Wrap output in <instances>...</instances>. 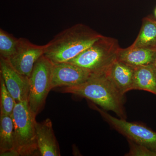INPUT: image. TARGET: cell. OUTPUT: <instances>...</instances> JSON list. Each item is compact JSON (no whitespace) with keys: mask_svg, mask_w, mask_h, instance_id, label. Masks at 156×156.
<instances>
[{"mask_svg":"<svg viewBox=\"0 0 156 156\" xmlns=\"http://www.w3.org/2000/svg\"><path fill=\"white\" fill-rule=\"evenodd\" d=\"M15 138L14 123L10 115L1 114L0 154L14 149Z\"/></svg>","mask_w":156,"mask_h":156,"instance_id":"obj_15","label":"cell"},{"mask_svg":"<svg viewBox=\"0 0 156 156\" xmlns=\"http://www.w3.org/2000/svg\"><path fill=\"white\" fill-rule=\"evenodd\" d=\"M134 69L133 90H143L156 95V74L152 65Z\"/></svg>","mask_w":156,"mask_h":156,"instance_id":"obj_14","label":"cell"},{"mask_svg":"<svg viewBox=\"0 0 156 156\" xmlns=\"http://www.w3.org/2000/svg\"><path fill=\"white\" fill-rule=\"evenodd\" d=\"M139 33L131 47L156 49V18L149 15L142 20Z\"/></svg>","mask_w":156,"mask_h":156,"instance_id":"obj_13","label":"cell"},{"mask_svg":"<svg viewBox=\"0 0 156 156\" xmlns=\"http://www.w3.org/2000/svg\"><path fill=\"white\" fill-rule=\"evenodd\" d=\"M120 48L117 39L102 35L89 48L67 62L86 70L93 76L103 74L117 60Z\"/></svg>","mask_w":156,"mask_h":156,"instance_id":"obj_3","label":"cell"},{"mask_svg":"<svg viewBox=\"0 0 156 156\" xmlns=\"http://www.w3.org/2000/svg\"><path fill=\"white\" fill-rule=\"evenodd\" d=\"M11 116L14 126V149L20 156L40 154L37 142L36 116L30 110L28 100L16 103Z\"/></svg>","mask_w":156,"mask_h":156,"instance_id":"obj_4","label":"cell"},{"mask_svg":"<svg viewBox=\"0 0 156 156\" xmlns=\"http://www.w3.org/2000/svg\"><path fill=\"white\" fill-rule=\"evenodd\" d=\"M152 65L154 70L156 74V56L153 62V63L152 64Z\"/></svg>","mask_w":156,"mask_h":156,"instance_id":"obj_20","label":"cell"},{"mask_svg":"<svg viewBox=\"0 0 156 156\" xmlns=\"http://www.w3.org/2000/svg\"><path fill=\"white\" fill-rule=\"evenodd\" d=\"M92 76L86 70L69 62L53 63L51 88L76 86Z\"/></svg>","mask_w":156,"mask_h":156,"instance_id":"obj_8","label":"cell"},{"mask_svg":"<svg viewBox=\"0 0 156 156\" xmlns=\"http://www.w3.org/2000/svg\"><path fill=\"white\" fill-rule=\"evenodd\" d=\"M156 56V49L130 47L120 48L117 59L136 68L152 64Z\"/></svg>","mask_w":156,"mask_h":156,"instance_id":"obj_12","label":"cell"},{"mask_svg":"<svg viewBox=\"0 0 156 156\" xmlns=\"http://www.w3.org/2000/svg\"><path fill=\"white\" fill-rule=\"evenodd\" d=\"M107 122L114 129L130 140L145 146L156 153V132L140 123L132 122L126 119L112 116L106 111L95 107Z\"/></svg>","mask_w":156,"mask_h":156,"instance_id":"obj_6","label":"cell"},{"mask_svg":"<svg viewBox=\"0 0 156 156\" xmlns=\"http://www.w3.org/2000/svg\"><path fill=\"white\" fill-rule=\"evenodd\" d=\"M0 69L6 87L16 103L28 100L29 78L20 73L8 60L2 58H0Z\"/></svg>","mask_w":156,"mask_h":156,"instance_id":"obj_9","label":"cell"},{"mask_svg":"<svg viewBox=\"0 0 156 156\" xmlns=\"http://www.w3.org/2000/svg\"><path fill=\"white\" fill-rule=\"evenodd\" d=\"M62 92L85 98L105 111H112L126 119L124 95L116 89L106 74L93 76L83 83L64 87Z\"/></svg>","mask_w":156,"mask_h":156,"instance_id":"obj_2","label":"cell"},{"mask_svg":"<svg viewBox=\"0 0 156 156\" xmlns=\"http://www.w3.org/2000/svg\"><path fill=\"white\" fill-rule=\"evenodd\" d=\"M134 68L115 60L105 73L118 91L124 95L133 90Z\"/></svg>","mask_w":156,"mask_h":156,"instance_id":"obj_11","label":"cell"},{"mask_svg":"<svg viewBox=\"0 0 156 156\" xmlns=\"http://www.w3.org/2000/svg\"><path fill=\"white\" fill-rule=\"evenodd\" d=\"M37 145L40 155L59 156L60 151L51 120L46 119L36 124Z\"/></svg>","mask_w":156,"mask_h":156,"instance_id":"obj_10","label":"cell"},{"mask_svg":"<svg viewBox=\"0 0 156 156\" xmlns=\"http://www.w3.org/2000/svg\"><path fill=\"white\" fill-rule=\"evenodd\" d=\"M154 14L155 17V18H156V9H155V10Z\"/></svg>","mask_w":156,"mask_h":156,"instance_id":"obj_21","label":"cell"},{"mask_svg":"<svg viewBox=\"0 0 156 156\" xmlns=\"http://www.w3.org/2000/svg\"><path fill=\"white\" fill-rule=\"evenodd\" d=\"M102 36L88 26L78 23L57 34L45 44L44 55L53 63L67 62Z\"/></svg>","mask_w":156,"mask_h":156,"instance_id":"obj_1","label":"cell"},{"mask_svg":"<svg viewBox=\"0 0 156 156\" xmlns=\"http://www.w3.org/2000/svg\"><path fill=\"white\" fill-rule=\"evenodd\" d=\"M53 63L44 55L37 61L29 77L30 89L28 102L35 115L44 105L51 88Z\"/></svg>","mask_w":156,"mask_h":156,"instance_id":"obj_5","label":"cell"},{"mask_svg":"<svg viewBox=\"0 0 156 156\" xmlns=\"http://www.w3.org/2000/svg\"><path fill=\"white\" fill-rule=\"evenodd\" d=\"M1 156H20L19 153L16 150L13 149L6 151L0 154Z\"/></svg>","mask_w":156,"mask_h":156,"instance_id":"obj_19","label":"cell"},{"mask_svg":"<svg viewBox=\"0 0 156 156\" xmlns=\"http://www.w3.org/2000/svg\"><path fill=\"white\" fill-rule=\"evenodd\" d=\"M19 38L7 32L2 28L0 29V58L9 60L17 50Z\"/></svg>","mask_w":156,"mask_h":156,"instance_id":"obj_16","label":"cell"},{"mask_svg":"<svg viewBox=\"0 0 156 156\" xmlns=\"http://www.w3.org/2000/svg\"><path fill=\"white\" fill-rule=\"evenodd\" d=\"M44 51L45 45L35 44L27 39L20 38L17 50L7 60L18 73L29 78L36 62Z\"/></svg>","mask_w":156,"mask_h":156,"instance_id":"obj_7","label":"cell"},{"mask_svg":"<svg viewBox=\"0 0 156 156\" xmlns=\"http://www.w3.org/2000/svg\"><path fill=\"white\" fill-rule=\"evenodd\" d=\"M1 114L11 115L16 102L6 87L2 76L0 75Z\"/></svg>","mask_w":156,"mask_h":156,"instance_id":"obj_17","label":"cell"},{"mask_svg":"<svg viewBox=\"0 0 156 156\" xmlns=\"http://www.w3.org/2000/svg\"><path fill=\"white\" fill-rule=\"evenodd\" d=\"M129 151L125 156H156V153L142 144L128 140Z\"/></svg>","mask_w":156,"mask_h":156,"instance_id":"obj_18","label":"cell"}]
</instances>
